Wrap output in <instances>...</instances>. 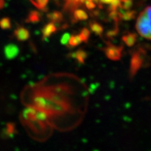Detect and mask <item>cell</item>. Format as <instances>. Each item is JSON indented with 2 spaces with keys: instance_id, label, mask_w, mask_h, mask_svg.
<instances>
[{
  "instance_id": "cell-1",
  "label": "cell",
  "mask_w": 151,
  "mask_h": 151,
  "mask_svg": "<svg viewBox=\"0 0 151 151\" xmlns=\"http://www.w3.org/2000/svg\"><path fill=\"white\" fill-rule=\"evenodd\" d=\"M136 27L139 35L151 40V6H148L141 13Z\"/></svg>"
},
{
  "instance_id": "cell-10",
  "label": "cell",
  "mask_w": 151,
  "mask_h": 151,
  "mask_svg": "<svg viewBox=\"0 0 151 151\" xmlns=\"http://www.w3.org/2000/svg\"><path fill=\"white\" fill-rule=\"evenodd\" d=\"M90 28L96 34H101L103 31L102 27L97 22H93V23L90 24Z\"/></svg>"
},
{
  "instance_id": "cell-9",
  "label": "cell",
  "mask_w": 151,
  "mask_h": 151,
  "mask_svg": "<svg viewBox=\"0 0 151 151\" xmlns=\"http://www.w3.org/2000/svg\"><path fill=\"white\" fill-rule=\"evenodd\" d=\"M123 40L127 43V46H132L135 42V35L130 34V35L124 36L123 37Z\"/></svg>"
},
{
  "instance_id": "cell-4",
  "label": "cell",
  "mask_w": 151,
  "mask_h": 151,
  "mask_svg": "<svg viewBox=\"0 0 151 151\" xmlns=\"http://www.w3.org/2000/svg\"><path fill=\"white\" fill-rule=\"evenodd\" d=\"M106 55L112 60H118L120 57V50L116 47H109L106 49Z\"/></svg>"
},
{
  "instance_id": "cell-13",
  "label": "cell",
  "mask_w": 151,
  "mask_h": 151,
  "mask_svg": "<svg viewBox=\"0 0 151 151\" xmlns=\"http://www.w3.org/2000/svg\"><path fill=\"white\" fill-rule=\"evenodd\" d=\"M0 26L2 29H9L11 27V24H10V22H9V20L7 19H4L0 22Z\"/></svg>"
},
{
  "instance_id": "cell-8",
  "label": "cell",
  "mask_w": 151,
  "mask_h": 151,
  "mask_svg": "<svg viewBox=\"0 0 151 151\" xmlns=\"http://www.w3.org/2000/svg\"><path fill=\"white\" fill-rule=\"evenodd\" d=\"M82 41L80 35H76V36H73L71 38H69V43L71 46H76L77 45H78Z\"/></svg>"
},
{
  "instance_id": "cell-14",
  "label": "cell",
  "mask_w": 151,
  "mask_h": 151,
  "mask_svg": "<svg viewBox=\"0 0 151 151\" xmlns=\"http://www.w3.org/2000/svg\"><path fill=\"white\" fill-rule=\"evenodd\" d=\"M135 16V13L134 11H127L122 15V18L124 20H130V19L133 18Z\"/></svg>"
},
{
  "instance_id": "cell-6",
  "label": "cell",
  "mask_w": 151,
  "mask_h": 151,
  "mask_svg": "<svg viewBox=\"0 0 151 151\" xmlns=\"http://www.w3.org/2000/svg\"><path fill=\"white\" fill-rule=\"evenodd\" d=\"M73 18L76 20H84L88 18L86 11L82 9H76L73 12Z\"/></svg>"
},
{
  "instance_id": "cell-16",
  "label": "cell",
  "mask_w": 151,
  "mask_h": 151,
  "mask_svg": "<svg viewBox=\"0 0 151 151\" xmlns=\"http://www.w3.org/2000/svg\"><path fill=\"white\" fill-rule=\"evenodd\" d=\"M99 1L103 4H111L113 1V0H99Z\"/></svg>"
},
{
  "instance_id": "cell-11",
  "label": "cell",
  "mask_w": 151,
  "mask_h": 151,
  "mask_svg": "<svg viewBox=\"0 0 151 151\" xmlns=\"http://www.w3.org/2000/svg\"><path fill=\"white\" fill-rule=\"evenodd\" d=\"M79 35H80V37L83 41H86L87 39L89 38V36H90L89 30L87 29H83L82 31H81V32Z\"/></svg>"
},
{
  "instance_id": "cell-15",
  "label": "cell",
  "mask_w": 151,
  "mask_h": 151,
  "mask_svg": "<svg viewBox=\"0 0 151 151\" xmlns=\"http://www.w3.org/2000/svg\"><path fill=\"white\" fill-rule=\"evenodd\" d=\"M51 16V19L54 21H58V20L62 19V14L59 12H55L54 14L50 15Z\"/></svg>"
},
{
  "instance_id": "cell-12",
  "label": "cell",
  "mask_w": 151,
  "mask_h": 151,
  "mask_svg": "<svg viewBox=\"0 0 151 151\" xmlns=\"http://www.w3.org/2000/svg\"><path fill=\"white\" fill-rule=\"evenodd\" d=\"M84 2H85V6H86L88 9H89V10H91V9H93L95 8L96 5L93 2L92 0H86Z\"/></svg>"
},
{
  "instance_id": "cell-7",
  "label": "cell",
  "mask_w": 151,
  "mask_h": 151,
  "mask_svg": "<svg viewBox=\"0 0 151 151\" xmlns=\"http://www.w3.org/2000/svg\"><path fill=\"white\" fill-rule=\"evenodd\" d=\"M86 0H66V7L71 9H75L80 4L84 2Z\"/></svg>"
},
{
  "instance_id": "cell-3",
  "label": "cell",
  "mask_w": 151,
  "mask_h": 151,
  "mask_svg": "<svg viewBox=\"0 0 151 151\" xmlns=\"http://www.w3.org/2000/svg\"><path fill=\"white\" fill-rule=\"evenodd\" d=\"M18 48L15 45H9L5 48V55L9 59H12L18 54Z\"/></svg>"
},
{
  "instance_id": "cell-5",
  "label": "cell",
  "mask_w": 151,
  "mask_h": 151,
  "mask_svg": "<svg viewBox=\"0 0 151 151\" xmlns=\"http://www.w3.org/2000/svg\"><path fill=\"white\" fill-rule=\"evenodd\" d=\"M56 31V27L54 24L49 23L45 26L43 29V38H47L50 37L52 34Z\"/></svg>"
},
{
  "instance_id": "cell-2",
  "label": "cell",
  "mask_w": 151,
  "mask_h": 151,
  "mask_svg": "<svg viewBox=\"0 0 151 151\" xmlns=\"http://www.w3.org/2000/svg\"><path fill=\"white\" fill-rule=\"evenodd\" d=\"M14 36L19 41H25L29 38V32L24 27H18L14 31Z\"/></svg>"
}]
</instances>
